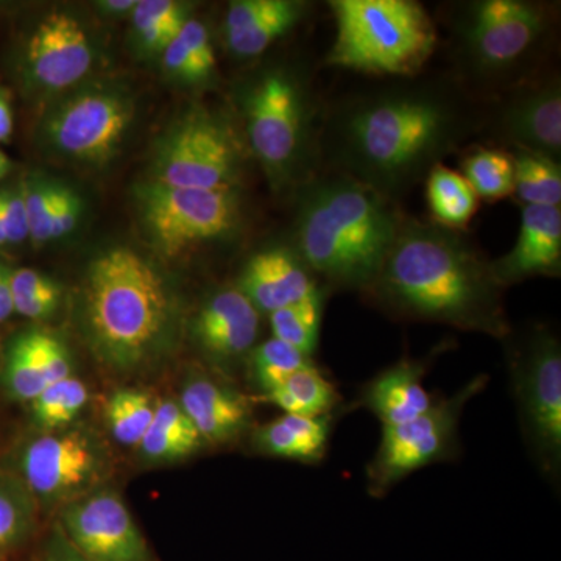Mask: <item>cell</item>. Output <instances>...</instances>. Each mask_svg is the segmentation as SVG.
I'll return each instance as SVG.
<instances>
[{"label": "cell", "instance_id": "4316f807", "mask_svg": "<svg viewBox=\"0 0 561 561\" xmlns=\"http://www.w3.org/2000/svg\"><path fill=\"white\" fill-rule=\"evenodd\" d=\"M305 9L302 2L273 0L272 9L260 20L241 31L227 33L228 47L238 57H257L300 22Z\"/></svg>", "mask_w": 561, "mask_h": 561}, {"label": "cell", "instance_id": "7a4b0ae2", "mask_svg": "<svg viewBox=\"0 0 561 561\" xmlns=\"http://www.w3.org/2000/svg\"><path fill=\"white\" fill-rule=\"evenodd\" d=\"M490 261L451 228L404 220L367 291L394 316L504 341L512 332Z\"/></svg>", "mask_w": 561, "mask_h": 561}, {"label": "cell", "instance_id": "7dc6e473", "mask_svg": "<svg viewBox=\"0 0 561 561\" xmlns=\"http://www.w3.org/2000/svg\"><path fill=\"white\" fill-rule=\"evenodd\" d=\"M136 0H106L102 2V9L110 11V13H127V11L135 10Z\"/></svg>", "mask_w": 561, "mask_h": 561}, {"label": "cell", "instance_id": "f35d334b", "mask_svg": "<svg viewBox=\"0 0 561 561\" xmlns=\"http://www.w3.org/2000/svg\"><path fill=\"white\" fill-rule=\"evenodd\" d=\"M28 512L10 491L0 489V551L13 545L27 529Z\"/></svg>", "mask_w": 561, "mask_h": 561}, {"label": "cell", "instance_id": "9a60e30c", "mask_svg": "<svg viewBox=\"0 0 561 561\" xmlns=\"http://www.w3.org/2000/svg\"><path fill=\"white\" fill-rule=\"evenodd\" d=\"M28 66L41 87L61 91L90 72L94 54L80 22L68 13H50L28 43Z\"/></svg>", "mask_w": 561, "mask_h": 561}, {"label": "cell", "instance_id": "8fae6325", "mask_svg": "<svg viewBox=\"0 0 561 561\" xmlns=\"http://www.w3.org/2000/svg\"><path fill=\"white\" fill-rule=\"evenodd\" d=\"M238 149L231 133L208 114H194L165 138L157 160V183L194 190L232 187Z\"/></svg>", "mask_w": 561, "mask_h": 561}, {"label": "cell", "instance_id": "f1b7e54d", "mask_svg": "<svg viewBox=\"0 0 561 561\" xmlns=\"http://www.w3.org/2000/svg\"><path fill=\"white\" fill-rule=\"evenodd\" d=\"M461 176L471 190L486 202L508 197L515 190V171L511 153L479 149L461 161Z\"/></svg>", "mask_w": 561, "mask_h": 561}, {"label": "cell", "instance_id": "d4e9b609", "mask_svg": "<svg viewBox=\"0 0 561 561\" xmlns=\"http://www.w3.org/2000/svg\"><path fill=\"white\" fill-rule=\"evenodd\" d=\"M426 194L435 224L451 230L467 227L478 210V195L467 180L443 164L427 175Z\"/></svg>", "mask_w": 561, "mask_h": 561}, {"label": "cell", "instance_id": "9c48e42d", "mask_svg": "<svg viewBox=\"0 0 561 561\" xmlns=\"http://www.w3.org/2000/svg\"><path fill=\"white\" fill-rule=\"evenodd\" d=\"M549 28L541 5L523 0L468 3L457 24L459 54L474 76L505 79L530 61Z\"/></svg>", "mask_w": 561, "mask_h": 561}, {"label": "cell", "instance_id": "74e56055", "mask_svg": "<svg viewBox=\"0 0 561 561\" xmlns=\"http://www.w3.org/2000/svg\"><path fill=\"white\" fill-rule=\"evenodd\" d=\"M181 43L184 44L195 65L201 69L205 80L213 76L216 69V55H214L213 44H210L208 28L201 21L191 20L184 22L179 33Z\"/></svg>", "mask_w": 561, "mask_h": 561}, {"label": "cell", "instance_id": "d6986e66", "mask_svg": "<svg viewBox=\"0 0 561 561\" xmlns=\"http://www.w3.org/2000/svg\"><path fill=\"white\" fill-rule=\"evenodd\" d=\"M320 289L301 257L283 249L251 257L243 268L239 290L257 311L272 313L305 300Z\"/></svg>", "mask_w": 561, "mask_h": 561}, {"label": "cell", "instance_id": "7c38bea8", "mask_svg": "<svg viewBox=\"0 0 561 561\" xmlns=\"http://www.w3.org/2000/svg\"><path fill=\"white\" fill-rule=\"evenodd\" d=\"M133 121V103L119 91L92 88L72 95L47 117L46 136L66 157L103 162L121 146Z\"/></svg>", "mask_w": 561, "mask_h": 561}, {"label": "cell", "instance_id": "d590c367", "mask_svg": "<svg viewBox=\"0 0 561 561\" xmlns=\"http://www.w3.org/2000/svg\"><path fill=\"white\" fill-rule=\"evenodd\" d=\"M186 21V7L173 0H140L133 10L135 27L157 25V27L180 32Z\"/></svg>", "mask_w": 561, "mask_h": 561}, {"label": "cell", "instance_id": "2e32d148", "mask_svg": "<svg viewBox=\"0 0 561 561\" xmlns=\"http://www.w3.org/2000/svg\"><path fill=\"white\" fill-rule=\"evenodd\" d=\"M98 454L81 434L44 435L31 443L22 459L28 485L44 497L72 493L98 471Z\"/></svg>", "mask_w": 561, "mask_h": 561}, {"label": "cell", "instance_id": "484cf974", "mask_svg": "<svg viewBox=\"0 0 561 561\" xmlns=\"http://www.w3.org/2000/svg\"><path fill=\"white\" fill-rule=\"evenodd\" d=\"M515 190L524 206L560 208L561 169L559 160L524 149H513Z\"/></svg>", "mask_w": 561, "mask_h": 561}, {"label": "cell", "instance_id": "ac0fdd59", "mask_svg": "<svg viewBox=\"0 0 561 561\" xmlns=\"http://www.w3.org/2000/svg\"><path fill=\"white\" fill-rule=\"evenodd\" d=\"M431 357L401 359L365 383L357 408L367 409L383 426H397L423 415L437 397L424 387Z\"/></svg>", "mask_w": 561, "mask_h": 561}, {"label": "cell", "instance_id": "1f68e13d", "mask_svg": "<svg viewBox=\"0 0 561 561\" xmlns=\"http://www.w3.org/2000/svg\"><path fill=\"white\" fill-rule=\"evenodd\" d=\"M87 386L80 379L69 376L50 383L38 398L32 401L33 413L41 426L47 430H60L76 419L87 405Z\"/></svg>", "mask_w": 561, "mask_h": 561}, {"label": "cell", "instance_id": "ba28073f", "mask_svg": "<svg viewBox=\"0 0 561 561\" xmlns=\"http://www.w3.org/2000/svg\"><path fill=\"white\" fill-rule=\"evenodd\" d=\"M489 376L479 375L453 397H437L434 405L405 423L383 426L378 449L367 467V489L383 497L415 471L459 456V427L465 405L481 394Z\"/></svg>", "mask_w": 561, "mask_h": 561}, {"label": "cell", "instance_id": "bcb514c9", "mask_svg": "<svg viewBox=\"0 0 561 561\" xmlns=\"http://www.w3.org/2000/svg\"><path fill=\"white\" fill-rule=\"evenodd\" d=\"M13 133V111L5 92L0 90V142L10 138Z\"/></svg>", "mask_w": 561, "mask_h": 561}, {"label": "cell", "instance_id": "4fadbf2b", "mask_svg": "<svg viewBox=\"0 0 561 561\" xmlns=\"http://www.w3.org/2000/svg\"><path fill=\"white\" fill-rule=\"evenodd\" d=\"M65 535L90 561H151L146 538L117 494L102 491L70 505Z\"/></svg>", "mask_w": 561, "mask_h": 561}, {"label": "cell", "instance_id": "836d02e7", "mask_svg": "<svg viewBox=\"0 0 561 561\" xmlns=\"http://www.w3.org/2000/svg\"><path fill=\"white\" fill-rule=\"evenodd\" d=\"M61 186L33 184L22 190L27 214L28 238L36 243L54 241L55 214Z\"/></svg>", "mask_w": 561, "mask_h": 561}, {"label": "cell", "instance_id": "b9f144b4", "mask_svg": "<svg viewBox=\"0 0 561 561\" xmlns=\"http://www.w3.org/2000/svg\"><path fill=\"white\" fill-rule=\"evenodd\" d=\"M273 0H239L232 2L225 18V32L241 31L249 27L254 21L260 20L262 14L272 9Z\"/></svg>", "mask_w": 561, "mask_h": 561}, {"label": "cell", "instance_id": "3957f363", "mask_svg": "<svg viewBox=\"0 0 561 561\" xmlns=\"http://www.w3.org/2000/svg\"><path fill=\"white\" fill-rule=\"evenodd\" d=\"M300 206L301 261L332 286L367 294L404 221L393 203L341 173L316 180Z\"/></svg>", "mask_w": 561, "mask_h": 561}, {"label": "cell", "instance_id": "e0dca14e", "mask_svg": "<svg viewBox=\"0 0 561 561\" xmlns=\"http://www.w3.org/2000/svg\"><path fill=\"white\" fill-rule=\"evenodd\" d=\"M490 265L502 289L535 276H560V208L524 206L515 245L500 260L490 261Z\"/></svg>", "mask_w": 561, "mask_h": 561}, {"label": "cell", "instance_id": "6da1fadb", "mask_svg": "<svg viewBox=\"0 0 561 561\" xmlns=\"http://www.w3.org/2000/svg\"><path fill=\"white\" fill-rule=\"evenodd\" d=\"M478 122L471 103L451 84L400 83L339 106L328 121L324 146L342 175L393 202L427 179Z\"/></svg>", "mask_w": 561, "mask_h": 561}, {"label": "cell", "instance_id": "603a6c76", "mask_svg": "<svg viewBox=\"0 0 561 561\" xmlns=\"http://www.w3.org/2000/svg\"><path fill=\"white\" fill-rule=\"evenodd\" d=\"M331 423L332 413L317 419L284 413L254 431L253 445L265 456L319 463L330 446Z\"/></svg>", "mask_w": 561, "mask_h": 561}, {"label": "cell", "instance_id": "ab89813d", "mask_svg": "<svg viewBox=\"0 0 561 561\" xmlns=\"http://www.w3.org/2000/svg\"><path fill=\"white\" fill-rule=\"evenodd\" d=\"M153 426L171 432L179 437L190 438V440L203 442L190 416L184 413L180 404L173 401L161 402L154 408Z\"/></svg>", "mask_w": 561, "mask_h": 561}, {"label": "cell", "instance_id": "8992f818", "mask_svg": "<svg viewBox=\"0 0 561 561\" xmlns=\"http://www.w3.org/2000/svg\"><path fill=\"white\" fill-rule=\"evenodd\" d=\"M507 342L513 394L523 437L549 481L561 472V346L546 327H534Z\"/></svg>", "mask_w": 561, "mask_h": 561}, {"label": "cell", "instance_id": "c3c4849f", "mask_svg": "<svg viewBox=\"0 0 561 561\" xmlns=\"http://www.w3.org/2000/svg\"><path fill=\"white\" fill-rule=\"evenodd\" d=\"M10 168L11 164L9 158H7V154L3 153V151H0V180L10 172Z\"/></svg>", "mask_w": 561, "mask_h": 561}, {"label": "cell", "instance_id": "cb8c5ba5", "mask_svg": "<svg viewBox=\"0 0 561 561\" xmlns=\"http://www.w3.org/2000/svg\"><path fill=\"white\" fill-rule=\"evenodd\" d=\"M286 415L317 416L331 415L341 402V394L334 383L311 364L290 376L278 389L262 394Z\"/></svg>", "mask_w": 561, "mask_h": 561}, {"label": "cell", "instance_id": "5bb4252c", "mask_svg": "<svg viewBox=\"0 0 561 561\" xmlns=\"http://www.w3.org/2000/svg\"><path fill=\"white\" fill-rule=\"evenodd\" d=\"M493 133L513 149L530 150L560 160V81H538L508 95L496 111Z\"/></svg>", "mask_w": 561, "mask_h": 561}, {"label": "cell", "instance_id": "f546056e", "mask_svg": "<svg viewBox=\"0 0 561 561\" xmlns=\"http://www.w3.org/2000/svg\"><path fill=\"white\" fill-rule=\"evenodd\" d=\"M311 364V357L275 337L261 343L251 353L253 381L264 394L278 389L294 373Z\"/></svg>", "mask_w": 561, "mask_h": 561}, {"label": "cell", "instance_id": "e575fe53", "mask_svg": "<svg viewBox=\"0 0 561 561\" xmlns=\"http://www.w3.org/2000/svg\"><path fill=\"white\" fill-rule=\"evenodd\" d=\"M28 238L22 191H0V247L16 245Z\"/></svg>", "mask_w": 561, "mask_h": 561}, {"label": "cell", "instance_id": "30bf717a", "mask_svg": "<svg viewBox=\"0 0 561 561\" xmlns=\"http://www.w3.org/2000/svg\"><path fill=\"white\" fill-rule=\"evenodd\" d=\"M140 209L158 249L169 256L228 234L239 219L232 187L194 190L153 181L140 194Z\"/></svg>", "mask_w": 561, "mask_h": 561}, {"label": "cell", "instance_id": "60d3db41", "mask_svg": "<svg viewBox=\"0 0 561 561\" xmlns=\"http://www.w3.org/2000/svg\"><path fill=\"white\" fill-rule=\"evenodd\" d=\"M162 61H164V68L168 69V72L181 80L191 81V83L205 81L201 69L197 68L194 58L191 57L190 51L181 43L179 36L162 51Z\"/></svg>", "mask_w": 561, "mask_h": 561}, {"label": "cell", "instance_id": "5b68a950", "mask_svg": "<svg viewBox=\"0 0 561 561\" xmlns=\"http://www.w3.org/2000/svg\"><path fill=\"white\" fill-rule=\"evenodd\" d=\"M335 39L328 62L337 68L411 77L434 54L437 31L411 0H334Z\"/></svg>", "mask_w": 561, "mask_h": 561}, {"label": "cell", "instance_id": "52a82bcc", "mask_svg": "<svg viewBox=\"0 0 561 561\" xmlns=\"http://www.w3.org/2000/svg\"><path fill=\"white\" fill-rule=\"evenodd\" d=\"M247 133L250 146L276 183L294 180L308 165L312 110L294 73L267 70L247 91Z\"/></svg>", "mask_w": 561, "mask_h": 561}, {"label": "cell", "instance_id": "44dd1931", "mask_svg": "<svg viewBox=\"0 0 561 561\" xmlns=\"http://www.w3.org/2000/svg\"><path fill=\"white\" fill-rule=\"evenodd\" d=\"M72 376L65 345L46 332L22 334L11 345L7 359V386L22 401L38 398L50 383Z\"/></svg>", "mask_w": 561, "mask_h": 561}, {"label": "cell", "instance_id": "ee69618b", "mask_svg": "<svg viewBox=\"0 0 561 561\" xmlns=\"http://www.w3.org/2000/svg\"><path fill=\"white\" fill-rule=\"evenodd\" d=\"M46 561H90L81 556L72 542L68 540L65 531L57 530L51 535L49 546H47Z\"/></svg>", "mask_w": 561, "mask_h": 561}, {"label": "cell", "instance_id": "8d00e7d4", "mask_svg": "<svg viewBox=\"0 0 561 561\" xmlns=\"http://www.w3.org/2000/svg\"><path fill=\"white\" fill-rule=\"evenodd\" d=\"M202 442L190 440V438L179 437L171 432L160 430L151 424L150 430L144 435L139 443L144 456L153 461H168L181 459L194 453Z\"/></svg>", "mask_w": 561, "mask_h": 561}, {"label": "cell", "instance_id": "ffe728a7", "mask_svg": "<svg viewBox=\"0 0 561 561\" xmlns=\"http://www.w3.org/2000/svg\"><path fill=\"white\" fill-rule=\"evenodd\" d=\"M195 332L203 348L217 359H238L256 342L260 311L241 290H220L203 306Z\"/></svg>", "mask_w": 561, "mask_h": 561}, {"label": "cell", "instance_id": "83f0119b", "mask_svg": "<svg viewBox=\"0 0 561 561\" xmlns=\"http://www.w3.org/2000/svg\"><path fill=\"white\" fill-rule=\"evenodd\" d=\"M323 291L317 289L305 300L268 313L273 337L312 357L320 339Z\"/></svg>", "mask_w": 561, "mask_h": 561}, {"label": "cell", "instance_id": "277c9868", "mask_svg": "<svg viewBox=\"0 0 561 561\" xmlns=\"http://www.w3.org/2000/svg\"><path fill=\"white\" fill-rule=\"evenodd\" d=\"M92 342L117 367H133L153 353L171 319V300L153 265L128 249L92 262L84 289Z\"/></svg>", "mask_w": 561, "mask_h": 561}, {"label": "cell", "instance_id": "4dcf8cb0", "mask_svg": "<svg viewBox=\"0 0 561 561\" xmlns=\"http://www.w3.org/2000/svg\"><path fill=\"white\" fill-rule=\"evenodd\" d=\"M154 405L139 390H119L108 404V423L113 437L125 446H136L153 423Z\"/></svg>", "mask_w": 561, "mask_h": 561}, {"label": "cell", "instance_id": "d6a6232c", "mask_svg": "<svg viewBox=\"0 0 561 561\" xmlns=\"http://www.w3.org/2000/svg\"><path fill=\"white\" fill-rule=\"evenodd\" d=\"M10 286L14 311L27 319H46L60 305L58 284L33 268L11 272Z\"/></svg>", "mask_w": 561, "mask_h": 561}, {"label": "cell", "instance_id": "7402d4cb", "mask_svg": "<svg viewBox=\"0 0 561 561\" xmlns=\"http://www.w3.org/2000/svg\"><path fill=\"white\" fill-rule=\"evenodd\" d=\"M180 405L202 440L214 445L234 440L249 424L247 402L210 379H195L187 383Z\"/></svg>", "mask_w": 561, "mask_h": 561}, {"label": "cell", "instance_id": "7bdbcfd3", "mask_svg": "<svg viewBox=\"0 0 561 561\" xmlns=\"http://www.w3.org/2000/svg\"><path fill=\"white\" fill-rule=\"evenodd\" d=\"M81 203L72 191L60 187L55 214L54 241L72 232L80 219Z\"/></svg>", "mask_w": 561, "mask_h": 561}, {"label": "cell", "instance_id": "f6af8a7d", "mask_svg": "<svg viewBox=\"0 0 561 561\" xmlns=\"http://www.w3.org/2000/svg\"><path fill=\"white\" fill-rule=\"evenodd\" d=\"M10 273L0 264V323L14 312L13 295H11Z\"/></svg>", "mask_w": 561, "mask_h": 561}]
</instances>
